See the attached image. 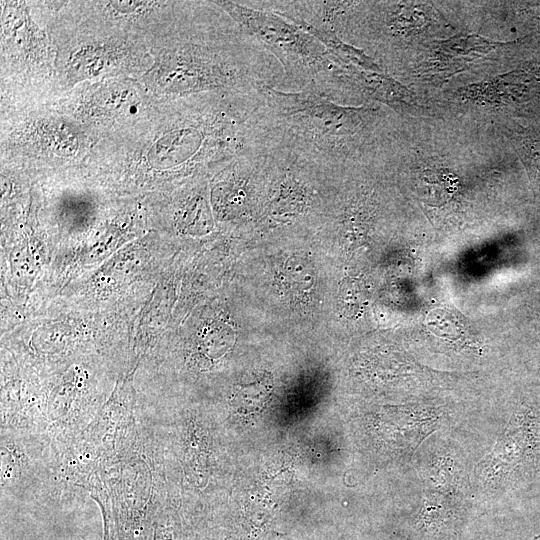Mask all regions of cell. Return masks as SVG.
Segmentation results:
<instances>
[{
	"mask_svg": "<svg viewBox=\"0 0 540 540\" xmlns=\"http://www.w3.org/2000/svg\"><path fill=\"white\" fill-rule=\"evenodd\" d=\"M267 145L281 147L331 173L364 157L381 123L380 107L345 106L311 90L266 87L257 108Z\"/></svg>",
	"mask_w": 540,
	"mask_h": 540,
	"instance_id": "obj_1",
	"label": "cell"
},
{
	"mask_svg": "<svg viewBox=\"0 0 540 540\" xmlns=\"http://www.w3.org/2000/svg\"><path fill=\"white\" fill-rule=\"evenodd\" d=\"M213 4L280 63L285 89L315 91L337 103L346 92H351L346 67L294 22L246 1Z\"/></svg>",
	"mask_w": 540,
	"mask_h": 540,
	"instance_id": "obj_2",
	"label": "cell"
},
{
	"mask_svg": "<svg viewBox=\"0 0 540 540\" xmlns=\"http://www.w3.org/2000/svg\"><path fill=\"white\" fill-rule=\"evenodd\" d=\"M540 448V418L527 406L512 413L494 448L475 466L476 479L487 489L510 483Z\"/></svg>",
	"mask_w": 540,
	"mask_h": 540,
	"instance_id": "obj_3",
	"label": "cell"
},
{
	"mask_svg": "<svg viewBox=\"0 0 540 540\" xmlns=\"http://www.w3.org/2000/svg\"><path fill=\"white\" fill-rule=\"evenodd\" d=\"M419 475L424 488L464 495L467 471L463 452L455 443L429 442L419 460Z\"/></svg>",
	"mask_w": 540,
	"mask_h": 540,
	"instance_id": "obj_4",
	"label": "cell"
},
{
	"mask_svg": "<svg viewBox=\"0 0 540 540\" xmlns=\"http://www.w3.org/2000/svg\"><path fill=\"white\" fill-rule=\"evenodd\" d=\"M463 496L424 488L416 526L424 540H439L458 523L462 513Z\"/></svg>",
	"mask_w": 540,
	"mask_h": 540,
	"instance_id": "obj_5",
	"label": "cell"
},
{
	"mask_svg": "<svg viewBox=\"0 0 540 540\" xmlns=\"http://www.w3.org/2000/svg\"><path fill=\"white\" fill-rule=\"evenodd\" d=\"M496 43L477 35H464L441 42L428 62L431 74L450 76L496 49Z\"/></svg>",
	"mask_w": 540,
	"mask_h": 540,
	"instance_id": "obj_6",
	"label": "cell"
},
{
	"mask_svg": "<svg viewBox=\"0 0 540 540\" xmlns=\"http://www.w3.org/2000/svg\"><path fill=\"white\" fill-rule=\"evenodd\" d=\"M427 320L430 331L440 338L462 342L463 344L472 340V332L461 316H457L454 326H450L445 311L437 308L430 313Z\"/></svg>",
	"mask_w": 540,
	"mask_h": 540,
	"instance_id": "obj_7",
	"label": "cell"
},
{
	"mask_svg": "<svg viewBox=\"0 0 540 540\" xmlns=\"http://www.w3.org/2000/svg\"><path fill=\"white\" fill-rule=\"evenodd\" d=\"M533 540H540V534H538L536 537H534Z\"/></svg>",
	"mask_w": 540,
	"mask_h": 540,
	"instance_id": "obj_8",
	"label": "cell"
}]
</instances>
